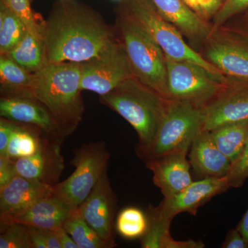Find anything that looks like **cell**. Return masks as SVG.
I'll return each mask as SVG.
<instances>
[{"mask_svg": "<svg viewBox=\"0 0 248 248\" xmlns=\"http://www.w3.org/2000/svg\"><path fill=\"white\" fill-rule=\"evenodd\" d=\"M157 12L196 43L207 40L212 34L203 17L183 0H150Z\"/></svg>", "mask_w": 248, "mask_h": 248, "instance_id": "cell-17", "label": "cell"}, {"mask_svg": "<svg viewBox=\"0 0 248 248\" xmlns=\"http://www.w3.org/2000/svg\"><path fill=\"white\" fill-rule=\"evenodd\" d=\"M187 153H174L146 161L153 172V182L164 197H171L184 190L193 182Z\"/></svg>", "mask_w": 248, "mask_h": 248, "instance_id": "cell-16", "label": "cell"}, {"mask_svg": "<svg viewBox=\"0 0 248 248\" xmlns=\"http://www.w3.org/2000/svg\"><path fill=\"white\" fill-rule=\"evenodd\" d=\"M16 124L13 121L1 117L0 120V156L4 155Z\"/></svg>", "mask_w": 248, "mask_h": 248, "instance_id": "cell-35", "label": "cell"}, {"mask_svg": "<svg viewBox=\"0 0 248 248\" xmlns=\"http://www.w3.org/2000/svg\"><path fill=\"white\" fill-rule=\"evenodd\" d=\"M132 76L123 47L115 42L96 58L81 63L80 87L105 95Z\"/></svg>", "mask_w": 248, "mask_h": 248, "instance_id": "cell-9", "label": "cell"}, {"mask_svg": "<svg viewBox=\"0 0 248 248\" xmlns=\"http://www.w3.org/2000/svg\"><path fill=\"white\" fill-rule=\"evenodd\" d=\"M236 228L239 230L248 243V209Z\"/></svg>", "mask_w": 248, "mask_h": 248, "instance_id": "cell-40", "label": "cell"}, {"mask_svg": "<svg viewBox=\"0 0 248 248\" xmlns=\"http://www.w3.org/2000/svg\"><path fill=\"white\" fill-rule=\"evenodd\" d=\"M2 118L34 125L49 138L63 142L64 137L48 110L35 99L25 97H6L0 100Z\"/></svg>", "mask_w": 248, "mask_h": 248, "instance_id": "cell-14", "label": "cell"}, {"mask_svg": "<svg viewBox=\"0 0 248 248\" xmlns=\"http://www.w3.org/2000/svg\"><path fill=\"white\" fill-rule=\"evenodd\" d=\"M221 248H248V243L237 228L228 232Z\"/></svg>", "mask_w": 248, "mask_h": 248, "instance_id": "cell-36", "label": "cell"}, {"mask_svg": "<svg viewBox=\"0 0 248 248\" xmlns=\"http://www.w3.org/2000/svg\"><path fill=\"white\" fill-rule=\"evenodd\" d=\"M24 22L1 2L0 8V52L6 55L18 45L27 33Z\"/></svg>", "mask_w": 248, "mask_h": 248, "instance_id": "cell-27", "label": "cell"}, {"mask_svg": "<svg viewBox=\"0 0 248 248\" xmlns=\"http://www.w3.org/2000/svg\"><path fill=\"white\" fill-rule=\"evenodd\" d=\"M62 142L44 137L38 151L29 157L14 160L17 175L55 186L64 169Z\"/></svg>", "mask_w": 248, "mask_h": 248, "instance_id": "cell-13", "label": "cell"}, {"mask_svg": "<svg viewBox=\"0 0 248 248\" xmlns=\"http://www.w3.org/2000/svg\"><path fill=\"white\" fill-rule=\"evenodd\" d=\"M210 132L218 149L232 163L248 143V119L225 124Z\"/></svg>", "mask_w": 248, "mask_h": 248, "instance_id": "cell-23", "label": "cell"}, {"mask_svg": "<svg viewBox=\"0 0 248 248\" xmlns=\"http://www.w3.org/2000/svg\"><path fill=\"white\" fill-rule=\"evenodd\" d=\"M120 9L152 36L166 56L179 61L195 62L218 78L228 80L218 68L186 43L182 32L161 17L150 0H124Z\"/></svg>", "mask_w": 248, "mask_h": 248, "instance_id": "cell-5", "label": "cell"}, {"mask_svg": "<svg viewBox=\"0 0 248 248\" xmlns=\"http://www.w3.org/2000/svg\"><path fill=\"white\" fill-rule=\"evenodd\" d=\"M55 231L62 248H79L74 240L72 239L71 236L67 232L63 226L55 230Z\"/></svg>", "mask_w": 248, "mask_h": 248, "instance_id": "cell-38", "label": "cell"}, {"mask_svg": "<svg viewBox=\"0 0 248 248\" xmlns=\"http://www.w3.org/2000/svg\"><path fill=\"white\" fill-rule=\"evenodd\" d=\"M53 192V186L16 176L0 187V223L22 213Z\"/></svg>", "mask_w": 248, "mask_h": 248, "instance_id": "cell-15", "label": "cell"}, {"mask_svg": "<svg viewBox=\"0 0 248 248\" xmlns=\"http://www.w3.org/2000/svg\"><path fill=\"white\" fill-rule=\"evenodd\" d=\"M205 57L223 75L248 81V48L229 36L210 43Z\"/></svg>", "mask_w": 248, "mask_h": 248, "instance_id": "cell-20", "label": "cell"}, {"mask_svg": "<svg viewBox=\"0 0 248 248\" xmlns=\"http://www.w3.org/2000/svg\"><path fill=\"white\" fill-rule=\"evenodd\" d=\"M25 24L27 30L35 33L43 34V25L36 20L31 8V0H1Z\"/></svg>", "mask_w": 248, "mask_h": 248, "instance_id": "cell-30", "label": "cell"}, {"mask_svg": "<svg viewBox=\"0 0 248 248\" xmlns=\"http://www.w3.org/2000/svg\"><path fill=\"white\" fill-rule=\"evenodd\" d=\"M45 136L42 130L34 125L16 124L2 156L16 160L32 156L38 151Z\"/></svg>", "mask_w": 248, "mask_h": 248, "instance_id": "cell-24", "label": "cell"}, {"mask_svg": "<svg viewBox=\"0 0 248 248\" xmlns=\"http://www.w3.org/2000/svg\"><path fill=\"white\" fill-rule=\"evenodd\" d=\"M78 210L85 221L111 248L117 246L114 237L116 197L107 170Z\"/></svg>", "mask_w": 248, "mask_h": 248, "instance_id": "cell-11", "label": "cell"}, {"mask_svg": "<svg viewBox=\"0 0 248 248\" xmlns=\"http://www.w3.org/2000/svg\"><path fill=\"white\" fill-rule=\"evenodd\" d=\"M100 100L135 129L139 137L137 153L141 158L153 144L166 112L167 99L132 76L100 96Z\"/></svg>", "mask_w": 248, "mask_h": 248, "instance_id": "cell-3", "label": "cell"}, {"mask_svg": "<svg viewBox=\"0 0 248 248\" xmlns=\"http://www.w3.org/2000/svg\"><path fill=\"white\" fill-rule=\"evenodd\" d=\"M31 1H33V0H31Z\"/></svg>", "mask_w": 248, "mask_h": 248, "instance_id": "cell-43", "label": "cell"}, {"mask_svg": "<svg viewBox=\"0 0 248 248\" xmlns=\"http://www.w3.org/2000/svg\"><path fill=\"white\" fill-rule=\"evenodd\" d=\"M246 22H247V24H246V25H247V28H246V29H248V14L247 15V16H246Z\"/></svg>", "mask_w": 248, "mask_h": 248, "instance_id": "cell-42", "label": "cell"}, {"mask_svg": "<svg viewBox=\"0 0 248 248\" xmlns=\"http://www.w3.org/2000/svg\"><path fill=\"white\" fill-rule=\"evenodd\" d=\"M16 176H17V173L14 160L0 156V187L6 185Z\"/></svg>", "mask_w": 248, "mask_h": 248, "instance_id": "cell-34", "label": "cell"}, {"mask_svg": "<svg viewBox=\"0 0 248 248\" xmlns=\"http://www.w3.org/2000/svg\"><path fill=\"white\" fill-rule=\"evenodd\" d=\"M6 55L31 73L40 71L46 64L43 34L27 30L22 40Z\"/></svg>", "mask_w": 248, "mask_h": 248, "instance_id": "cell-22", "label": "cell"}, {"mask_svg": "<svg viewBox=\"0 0 248 248\" xmlns=\"http://www.w3.org/2000/svg\"><path fill=\"white\" fill-rule=\"evenodd\" d=\"M149 228L142 236L141 247L143 248H202V241L174 240L170 232L171 223L149 218Z\"/></svg>", "mask_w": 248, "mask_h": 248, "instance_id": "cell-25", "label": "cell"}, {"mask_svg": "<svg viewBox=\"0 0 248 248\" xmlns=\"http://www.w3.org/2000/svg\"><path fill=\"white\" fill-rule=\"evenodd\" d=\"M248 9V0H226L215 15L213 29H218L232 17Z\"/></svg>", "mask_w": 248, "mask_h": 248, "instance_id": "cell-32", "label": "cell"}, {"mask_svg": "<svg viewBox=\"0 0 248 248\" xmlns=\"http://www.w3.org/2000/svg\"><path fill=\"white\" fill-rule=\"evenodd\" d=\"M203 126L202 108L189 102L168 100L166 112L153 144L141 159L146 162L170 153H188Z\"/></svg>", "mask_w": 248, "mask_h": 248, "instance_id": "cell-6", "label": "cell"}, {"mask_svg": "<svg viewBox=\"0 0 248 248\" xmlns=\"http://www.w3.org/2000/svg\"><path fill=\"white\" fill-rule=\"evenodd\" d=\"M149 228L148 217L135 207L124 208L116 221V229L119 234L127 239L142 237Z\"/></svg>", "mask_w": 248, "mask_h": 248, "instance_id": "cell-28", "label": "cell"}, {"mask_svg": "<svg viewBox=\"0 0 248 248\" xmlns=\"http://www.w3.org/2000/svg\"><path fill=\"white\" fill-rule=\"evenodd\" d=\"M63 227L79 248H111L85 221L78 209L72 210Z\"/></svg>", "mask_w": 248, "mask_h": 248, "instance_id": "cell-26", "label": "cell"}, {"mask_svg": "<svg viewBox=\"0 0 248 248\" xmlns=\"http://www.w3.org/2000/svg\"><path fill=\"white\" fill-rule=\"evenodd\" d=\"M46 63H84L115 43L96 11L76 0H58L43 24Z\"/></svg>", "mask_w": 248, "mask_h": 248, "instance_id": "cell-1", "label": "cell"}, {"mask_svg": "<svg viewBox=\"0 0 248 248\" xmlns=\"http://www.w3.org/2000/svg\"><path fill=\"white\" fill-rule=\"evenodd\" d=\"M0 248H32L29 227L17 223L1 225Z\"/></svg>", "mask_w": 248, "mask_h": 248, "instance_id": "cell-29", "label": "cell"}, {"mask_svg": "<svg viewBox=\"0 0 248 248\" xmlns=\"http://www.w3.org/2000/svg\"><path fill=\"white\" fill-rule=\"evenodd\" d=\"M168 100L182 101L203 109L234 80L218 78L203 66L166 55Z\"/></svg>", "mask_w": 248, "mask_h": 248, "instance_id": "cell-8", "label": "cell"}, {"mask_svg": "<svg viewBox=\"0 0 248 248\" xmlns=\"http://www.w3.org/2000/svg\"><path fill=\"white\" fill-rule=\"evenodd\" d=\"M29 231L32 248H62L55 231L29 228Z\"/></svg>", "mask_w": 248, "mask_h": 248, "instance_id": "cell-33", "label": "cell"}, {"mask_svg": "<svg viewBox=\"0 0 248 248\" xmlns=\"http://www.w3.org/2000/svg\"><path fill=\"white\" fill-rule=\"evenodd\" d=\"M200 15L203 18L216 15L222 6L221 0H197Z\"/></svg>", "mask_w": 248, "mask_h": 248, "instance_id": "cell-37", "label": "cell"}, {"mask_svg": "<svg viewBox=\"0 0 248 248\" xmlns=\"http://www.w3.org/2000/svg\"><path fill=\"white\" fill-rule=\"evenodd\" d=\"M117 26L133 76L168 100L166 55L152 36L131 16L119 9Z\"/></svg>", "mask_w": 248, "mask_h": 248, "instance_id": "cell-4", "label": "cell"}, {"mask_svg": "<svg viewBox=\"0 0 248 248\" xmlns=\"http://www.w3.org/2000/svg\"><path fill=\"white\" fill-rule=\"evenodd\" d=\"M203 129L211 131L225 124L248 119V81L235 79L202 109Z\"/></svg>", "mask_w": 248, "mask_h": 248, "instance_id": "cell-12", "label": "cell"}, {"mask_svg": "<svg viewBox=\"0 0 248 248\" xmlns=\"http://www.w3.org/2000/svg\"><path fill=\"white\" fill-rule=\"evenodd\" d=\"M1 91L6 97H30L35 75L6 55L0 58Z\"/></svg>", "mask_w": 248, "mask_h": 248, "instance_id": "cell-21", "label": "cell"}, {"mask_svg": "<svg viewBox=\"0 0 248 248\" xmlns=\"http://www.w3.org/2000/svg\"><path fill=\"white\" fill-rule=\"evenodd\" d=\"M187 6H190L191 9L194 10L195 12L200 15V9H199L198 4L197 0H183Z\"/></svg>", "mask_w": 248, "mask_h": 248, "instance_id": "cell-41", "label": "cell"}, {"mask_svg": "<svg viewBox=\"0 0 248 248\" xmlns=\"http://www.w3.org/2000/svg\"><path fill=\"white\" fill-rule=\"evenodd\" d=\"M226 35L248 48V29L228 31Z\"/></svg>", "mask_w": 248, "mask_h": 248, "instance_id": "cell-39", "label": "cell"}, {"mask_svg": "<svg viewBox=\"0 0 248 248\" xmlns=\"http://www.w3.org/2000/svg\"><path fill=\"white\" fill-rule=\"evenodd\" d=\"M231 188L226 177H207L192 182L184 190L171 197H164L157 207H151L148 217L171 223L179 214L197 215L198 209L217 195Z\"/></svg>", "mask_w": 248, "mask_h": 248, "instance_id": "cell-10", "label": "cell"}, {"mask_svg": "<svg viewBox=\"0 0 248 248\" xmlns=\"http://www.w3.org/2000/svg\"><path fill=\"white\" fill-rule=\"evenodd\" d=\"M81 68L76 62L46 63L34 73L31 97L46 108L65 138L76 130L84 114Z\"/></svg>", "mask_w": 248, "mask_h": 248, "instance_id": "cell-2", "label": "cell"}, {"mask_svg": "<svg viewBox=\"0 0 248 248\" xmlns=\"http://www.w3.org/2000/svg\"><path fill=\"white\" fill-rule=\"evenodd\" d=\"M189 161L199 177H226L231 161L217 146L210 132L202 129L190 148Z\"/></svg>", "mask_w": 248, "mask_h": 248, "instance_id": "cell-19", "label": "cell"}, {"mask_svg": "<svg viewBox=\"0 0 248 248\" xmlns=\"http://www.w3.org/2000/svg\"><path fill=\"white\" fill-rule=\"evenodd\" d=\"M231 187H241L248 178V141L243 151L231 163L226 175Z\"/></svg>", "mask_w": 248, "mask_h": 248, "instance_id": "cell-31", "label": "cell"}, {"mask_svg": "<svg viewBox=\"0 0 248 248\" xmlns=\"http://www.w3.org/2000/svg\"><path fill=\"white\" fill-rule=\"evenodd\" d=\"M110 153L104 141L90 142L77 148L71 164L74 172L53 186V192L72 209L76 210L91 193L107 170Z\"/></svg>", "mask_w": 248, "mask_h": 248, "instance_id": "cell-7", "label": "cell"}, {"mask_svg": "<svg viewBox=\"0 0 248 248\" xmlns=\"http://www.w3.org/2000/svg\"><path fill=\"white\" fill-rule=\"evenodd\" d=\"M72 210L53 192L22 213L1 223V225L17 223L29 228L55 231L63 226Z\"/></svg>", "mask_w": 248, "mask_h": 248, "instance_id": "cell-18", "label": "cell"}]
</instances>
